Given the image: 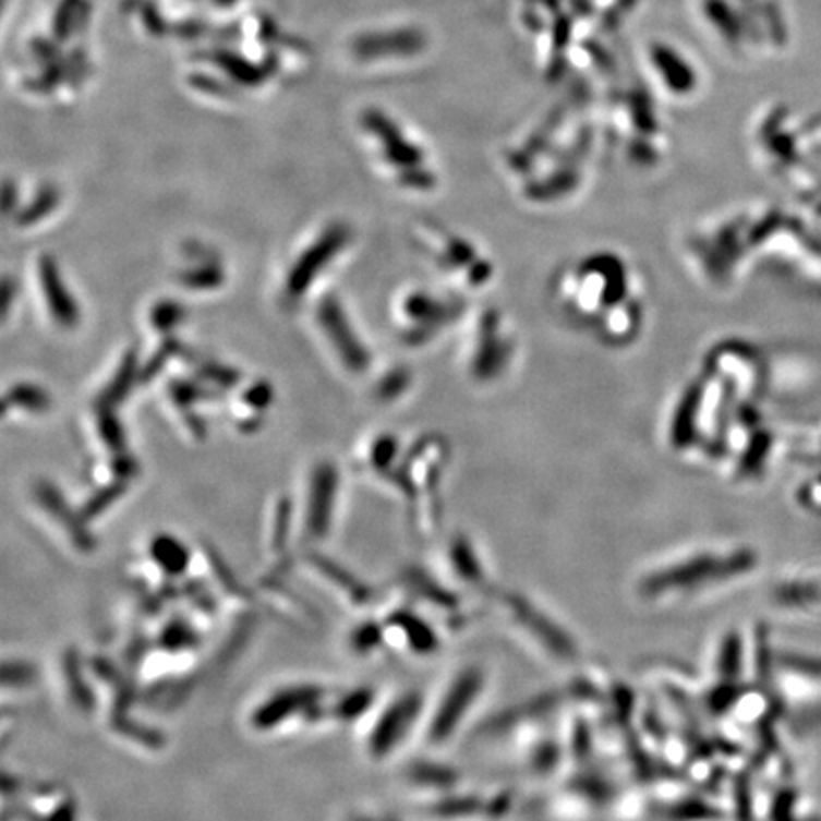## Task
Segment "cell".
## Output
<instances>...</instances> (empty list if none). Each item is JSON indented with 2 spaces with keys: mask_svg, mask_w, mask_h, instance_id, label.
I'll return each instance as SVG.
<instances>
[{
  "mask_svg": "<svg viewBox=\"0 0 821 821\" xmlns=\"http://www.w3.org/2000/svg\"><path fill=\"white\" fill-rule=\"evenodd\" d=\"M322 696L318 687L281 688L253 710L252 725L261 733H268L270 728H278L293 719L311 717L309 713H314V708L322 702Z\"/></svg>",
  "mask_w": 821,
  "mask_h": 821,
  "instance_id": "6da1fadb",
  "label": "cell"
},
{
  "mask_svg": "<svg viewBox=\"0 0 821 821\" xmlns=\"http://www.w3.org/2000/svg\"><path fill=\"white\" fill-rule=\"evenodd\" d=\"M419 698L414 695L403 696L393 708L385 711V715L378 719L375 731L371 734L370 749L375 757L390 753L396 744L406 736L409 726L413 725L419 713Z\"/></svg>",
  "mask_w": 821,
  "mask_h": 821,
  "instance_id": "7a4b0ae2",
  "label": "cell"
},
{
  "mask_svg": "<svg viewBox=\"0 0 821 821\" xmlns=\"http://www.w3.org/2000/svg\"><path fill=\"white\" fill-rule=\"evenodd\" d=\"M478 687H480L478 675H467V677H462L457 683V687L452 688L451 692H449L444 708L439 710L436 721H434V726H432L434 738L442 740L447 734L451 733L452 726L462 717L468 703H470V700L478 692Z\"/></svg>",
  "mask_w": 821,
  "mask_h": 821,
  "instance_id": "3957f363",
  "label": "cell"
},
{
  "mask_svg": "<svg viewBox=\"0 0 821 821\" xmlns=\"http://www.w3.org/2000/svg\"><path fill=\"white\" fill-rule=\"evenodd\" d=\"M341 242V232L335 230L331 237L324 238V242H318V245H314L311 252L303 255V257H301L303 261H301V263L297 265L295 270H293L291 283H288V293H293V295L303 293V288L309 286V281H311L312 276H314L312 273H314L316 268H322L326 265L327 257L339 250Z\"/></svg>",
  "mask_w": 821,
  "mask_h": 821,
  "instance_id": "277c9868",
  "label": "cell"
},
{
  "mask_svg": "<svg viewBox=\"0 0 821 821\" xmlns=\"http://www.w3.org/2000/svg\"><path fill=\"white\" fill-rule=\"evenodd\" d=\"M334 496V474L331 470H322L312 485L311 511H309V531L314 539L326 534Z\"/></svg>",
  "mask_w": 821,
  "mask_h": 821,
  "instance_id": "5b68a950",
  "label": "cell"
},
{
  "mask_svg": "<svg viewBox=\"0 0 821 821\" xmlns=\"http://www.w3.org/2000/svg\"><path fill=\"white\" fill-rule=\"evenodd\" d=\"M150 559L168 575H181L189 565L185 546L173 536H158L150 544Z\"/></svg>",
  "mask_w": 821,
  "mask_h": 821,
  "instance_id": "8992f818",
  "label": "cell"
},
{
  "mask_svg": "<svg viewBox=\"0 0 821 821\" xmlns=\"http://www.w3.org/2000/svg\"><path fill=\"white\" fill-rule=\"evenodd\" d=\"M40 276H43V286L53 289L50 293V306H52L53 314L61 318L63 324H74V306L71 304L68 293L63 291L65 289L63 283L60 286V280H58L52 267L45 265L40 270Z\"/></svg>",
  "mask_w": 821,
  "mask_h": 821,
  "instance_id": "52a82bcc",
  "label": "cell"
},
{
  "mask_svg": "<svg viewBox=\"0 0 821 821\" xmlns=\"http://www.w3.org/2000/svg\"><path fill=\"white\" fill-rule=\"evenodd\" d=\"M371 702H373V692L367 688L348 692L335 703L334 717L341 719V721H352V719L360 717V713L367 710Z\"/></svg>",
  "mask_w": 821,
  "mask_h": 821,
  "instance_id": "ba28073f",
  "label": "cell"
}]
</instances>
